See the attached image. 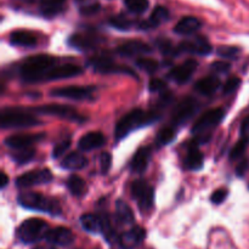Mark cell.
Segmentation results:
<instances>
[{"instance_id":"obj_1","label":"cell","mask_w":249,"mask_h":249,"mask_svg":"<svg viewBox=\"0 0 249 249\" xmlns=\"http://www.w3.org/2000/svg\"><path fill=\"white\" fill-rule=\"evenodd\" d=\"M56 63V58L49 55H34L22 62L19 72L24 82L34 83L41 82L45 73L53 68Z\"/></svg>"},{"instance_id":"obj_2","label":"cell","mask_w":249,"mask_h":249,"mask_svg":"<svg viewBox=\"0 0 249 249\" xmlns=\"http://www.w3.org/2000/svg\"><path fill=\"white\" fill-rule=\"evenodd\" d=\"M155 119H157L156 112H145L142 109H133L122 119L116 125L114 135L117 140H123L124 138L129 135L131 131L141 128L143 125H148L152 123Z\"/></svg>"},{"instance_id":"obj_3","label":"cell","mask_w":249,"mask_h":249,"mask_svg":"<svg viewBox=\"0 0 249 249\" xmlns=\"http://www.w3.org/2000/svg\"><path fill=\"white\" fill-rule=\"evenodd\" d=\"M18 203L23 208L31 209V211L43 212V213L51 214V215H58L61 214V207L55 199L49 198L36 192H23L18 196Z\"/></svg>"},{"instance_id":"obj_4","label":"cell","mask_w":249,"mask_h":249,"mask_svg":"<svg viewBox=\"0 0 249 249\" xmlns=\"http://www.w3.org/2000/svg\"><path fill=\"white\" fill-rule=\"evenodd\" d=\"M49 225L41 219H28L19 225L17 230V236L19 241L26 245H32L38 241L45 238L46 233L49 232Z\"/></svg>"},{"instance_id":"obj_5","label":"cell","mask_w":249,"mask_h":249,"mask_svg":"<svg viewBox=\"0 0 249 249\" xmlns=\"http://www.w3.org/2000/svg\"><path fill=\"white\" fill-rule=\"evenodd\" d=\"M0 124L4 129L27 128L38 125L40 124V121L19 108H4L0 112Z\"/></svg>"},{"instance_id":"obj_6","label":"cell","mask_w":249,"mask_h":249,"mask_svg":"<svg viewBox=\"0 0 249 249\" xmlns=\"http://www.w3.org/2000/svg\"><path fill=\"white\" fill-rule=\"evenodd\" d=\"M131 195L134 198L138 201L139 208L145 213L148 212L153 207L155 202V192L151 185H148L146 181L138 180L131 186Z\"/></svg>"},{"instance_id":"obj_7","label":"cell","mask_w":249,"mask_h":249,"mask_svg":"<svg viewBox=\"0 0 249 249\" xmlns=\"http://www.w3.org/2000/svg\"><path fill=\"white\" fill-rule=\"evenodd\" d=\"M33 112L39 114H46V116H55L60 117V118L70 119V121L74 122H84L85 118H83L74 108L70 106H65V105H44V106L36 107L32 109Z\"/></svg>"},{"instance_id":"obj_8","label":"cell","mask_w":249,"mask_h":249,"mask_svg":"<svg viewBox=\"0 0 249 249\" xmlns=\"http://www.w3.org/2000/svg\"><path fill=\"white\" fill-rule=\"evenodd\" d=\"M90 66L94 68L95 72L104 73V74H109V73H124V74H130L133 77H135V73L133 71L129 70L128 67L118 65L109 56L106 55L94 57L90 61Z\"/></svg>"},{"instance_id":"obj_9","label":"cell","mask_w":249,"mask_h":249,"mask_svg":"<svg viewBox=\"0 0 249 249\" xmlns=\"http://www.w3.org/2000/svg\"><path fill=\"white\" fill-rule=\"evenodd\" d=\"M224 116H225V113L221 108L209 109L195 122L194 126H192V133L203 134L208 131L209 129H213L214 126H216L223 121Z\"/></svg>"},{"instance_id":"obj_10","label":"cell","mask_w":249,"mask_h":249,"mask_svg":"<svg viewBox=\"0 0 249 249\" xmlns=\"http://www.w3.org/2000/svg\"><path fill=\"white\" fill-rule=\"evenodd\" d=\"M53 180V173L49 169L32 170V172L24 173L21 177L16 179V185L21 189L34 186V185L48 184Z\"/></svg>"},{"instance_id":"obj_11","label":"cell","mask_w":249,"mask_h":249,"mask_svg":"<svg viewBox=\"0 0 249 249\" xmlns=\"http://www.w3.org/2000/svg\"><path fill=\"white\" fill-rule=\"evenodd\" d=\"M94 88L87 87H63L56 88L50 91V95L53 97H63V99L70 100H88L91 96V92Z\"/></svg>"},{"instance_id":"obj_12","label":"cell","mask_w":249,"mask_h":249,"mask_svg":"<svg viewBox=\"0 0 249 249\" xmlns=\"http://www.w3.org/2000/svg\"><path fill=\"white\" fill-rule=\"evenodd\" d=\"M197 109V104L191 97L181 100L173 112L172 121L174 124H182L189 121Z\"/></svg>"},{"instance_id":"obj_13","label":"cell","mask_w":249,"mask_h":249,"mask_svg":"<svg viewBox=\"0 0 249 249\" xmlns=\"http://www.w3.org/2000/svg\"><path fill=\"white\" fill-rule=\"evenodd\" d=\"M100 41H101V39L97 36H95V34L75 33L71 36L70 40H68V44H70L72 48L77 49V50L88 51L96 48L100 44Z\"/></svg>"},{"instance_id":"obj_14","label":"cell","mask_w":249,"mask_h":249,"mask_svg":"<svg viewBox=\"0 0 249 249\" xmlns=\"http://www.w3.org/2000/svg\"><path fill=\"white\" fill-rule=\"evenodd\" d=\"M45 138L44 134H18V135H11L4 140V143L10 148L18 150V148L29 147L33 143L41 141Z\"/></svg>"},{"instance_id":"obj_15","label":"cell","mask_w":249,"mask_h":249,"mask_svg":"<svg viewBox=\"0 0 249 249\" xmlns=\"http://www.w3.org/2000/svg\"><path fill=\"white\" fill-rule=\"evenodd\" d=\"M179 53H198V55H208L212 53V45L209 41L203 36L194 39V40L182 41L178 46Z\"/></svg>"},{"instance_id":"obj_16","label":"cell","mask_w":249,"mask_h":249,"mask_svg":"<svg viewBox=\"0 0 249 249\" xmlns=\"http://www.w3.org/2000/svg\"><path fill=\"white\" fill-rule=\"evenodd\" d=\"M83 72L79 66L75 65H62V66H53V68L45 73L43 80H58L66 79V78H72L75 75L80 74Z\"/></svg>"},{"instance_id":"obj_17","label":"cell","mask_w":249,"mask_h":249,"mask_svg":"<svg viewBox=\"0 0 249 249\" xmlns=\"http://www.w3.org/2000/svg\"><path fill=\"white\" fill-rule=\"evenodd\" d=\"M45 240L48 241L50 245L53 246H61V247H66V246L72 245L74 241V235L72 231L67 228H55L53 230H49L46 233Z\"/></svg>"},{"instance_id":"obj_18","label":"cell","mask_w":249,"mask_h":249,"mask_svg":"<svg viewBox=\"0 0 249 249\" xmlns=\"http://www.w3.org/2000/svg\"><path fill=\"white\" fill-rule=\"evenodd\" d=\"M197 65H198L197 61L191 60V58H190V60L185 61L184 63H181V65L173 68L168 75H169V78L172 80L179 83V84H182V83L187 82V80L191 78V75L194 74L195 71L197 70Z\"/></svg>"},{"instance_id":"obj_19","label":"cell","mask_w":249,"mask_h":249,"mask_svg":"<svg viewBox=\"0 0 249 249\" xmlns=\"http://www.w3.org/2000/svg\"><path fill=\"white\" fill-rule=\"evenodd\" d=\"M117 53L122 56H138V55H145V53H152V48L147 45L146 43L140 40H129L126 43L122 44L118 49Z\"/></svg>"},{"instance_id":"obj_20","label":"cell","mask_w":249,"mask_h":249,"mask_svg":"<svg viewBox=\"0 0 249 249\" xmlns=\"http://www.w3.org/2000/svg\"><path fill=\"white\" fill-rule=\"evenodd\" d=\"M145 236V230L140 226H135L119 237V245L123 249H134L142 242Z\"/></svg>"},{"instance_id":"obj_21","label":"cell","mask_w":249,"mask_h":249,"mask_svg":"<svg viewBox=\"0 0 249 249\" xmlns=\"http://www.w3.org/2000/svg\"><path fill=\"white\" fill-rule=\"evenodd\" d=\"M105 136L100 131H90L79 139L78 146L82 151H92L105 145Z\"/></svg>"},{"instance_id":"obj_22","label":"cell","mask_w":249,"mask_h":249,"mask_svg":"<svg viewBox=\"0 0 249 249\" xmlns=\"http://www.w3.org/2000/svg\"><path fill=\"white\" fill-rule=\"evenodd\" d=\"M151 158V148L150 147H141L136 151V153L134 155L133 160H131L130 168L133 170V173H141L145 172L148 167V163H150Z\"/></svg>"},{"instance_id":"obj_23","label":"cell","mask_w":249,"mask_h":249,"mask_svg":"<svg viewBox=\"0 0 249 249\" xmlns=\"http://www.w3.org/2000/svg\"><path fill=\"white\" fill-rule=\"evenodd\" d=\"M202 23L198 18L194 16L182 17L174 27V32L179 36H191L201 28Z\"/></svg>"},{"instance_id":"obj_24","label":"cell","mask_w":249,"mask_h":249,"mask_svg":"<svg viewBox=\"0 0 249 249\" xmlns=\"http://www.w3.org/2000/svg\"><path fill=\"white\" fill-rule=\"evenodd\" d=\"M10 41L12 45L24 46V48H33L36 45V38L28 31H15L10 34Z\"/></svg>"},{"instance_id":"obj_25","label":"cell","mask_w":249,"mask_h":249,"mask_svg":"<svg viewBox=\"0 0 249 249\" xmlns=\"http://www.w3.org/2000/svg\"><path fill=\"white\" fill-rule=\"evenodd\" d=\"M168 18H169V10L164 6H157L153 10L152 14H151L150 19L142 22V23L140 24V27L142 29L155 28V27L160 26L163 22L168 21Z\"/></svg>"},{"instance_id":"obj_26","label":"cell","mask_w":249,"mask_h":249,"mask_svg":"<svg viewBox=\"0 0 249 249\" xmlns=\"http://www.w3.org/2000/svg\"><path fill=\"white\" fill-rule=\"evenodd\" d=\"M220 87V80L216 77H207L203 79L198 80V82L195 84V90L197 92H199L201 95L204 96H209V95L214 94L216 90Z\"/></svg>"},{"instance_id":"obj_27","label":"cell","mask_w":249,"mask_h":249,"mask_svg":"<svg viewBox=\"0 0 249 249\" xmlns=\"http://www.w3.org/2000/svg\"><path fill=\"white\" fill-rule=\"evenodd\" d=\"M88 160L80 152H72L61 162V167L67 170H79L87 165Z\"/></svg>"},{"instance_id":"obj_28","label":"cell","mask_w":249,"mask_h":249,"mask_svg":"<svg viewBox=\"0 0 249 249\" xmlns=\"http://www.w3.org/2000/svg\"><path fill=\"white\" fill-rule=\"evenodd\" d=\"M116 216L117 220L123 225H129L134 223V214L130 207L124 201L119 199L116 202Z\"/></svg>"},{"instance_id":"obj_29","label":"cell","mask_w":249,"mask_h":249,"mask_svg":"<svg viewBox=\"0 0 249 249\" xmlns=\"http://www.w3.org/2000/svg\"><path fill=\"white\" fill-rule=\"evenodd\" d=\"M80 224H82V228L88 232H102V219L100 216L85 214L80 218Z\"/></svg>"},{"instance_id":"obj_30","label":"cell","mask_w":249,"mask_h":249,"mask_svg":"<svg viewBox=\"0 0 249 249\" xmlns=\"http://www.w3.org/2000/svg\"><path fill=\"white\" fill-rule=\"evenodd\" d=\"M185 167L189 170H198L203 167V156L197 147H191L185 158Z\"/></svg>"},{"instance_id":"obj_31","label":"cell","mask_w":249,"mask_h":249,"mask_svg":"<svg viewBox=\"0 0 249 249\" xmlns=\"http://www.w3.org/2000/svg\"><path fill=\"white\" fill-rule=\"evenodd\" d=\"M40 10L43 15L51 17L62 11L65 0H40Z\"/></svg>"},{"instance_id":"obj_32","label":"cell","mask_w":249,"mask_h":249,"mask_svg":"<svg viewBox=\"0 0 249 249\" xmlns=\"http://www.w3.org/2000/svg\"><path fill=\"white\" fill-rule=\"evenodd\" d=\"M67 187L73 196L80 197L87 191V184L84 180L78 175H71L70 179L67 180Z\"/></svg>"},{"instance_id":"obj_33","label":"cell","mask_w":249,"mask_h":249,"mask_svg":"<svg viewBox=\"0 0 249 249\" xmlns=\"http://www.w3.org/2000/svg\"><path fill=\"white\" fill-rule=\"evenodd\" d=\"M34 156H36V150L32 147L18 148L14 153H11V158L17 164H26V163L31 162Z\"/></svg>"},{"instance_id":"obj_34","label":"cell","mask_w":249,"mask_h":249,"mask_svg":"<svg viewBox=\"0 0 249 249\" xmlns=\"http://www.w3.org/2000/svg\"><path fill=\"white\" fill-rule=\"evenodd\" d=\"M126 9L133 14H143L148 9V0H124Z\"/></svg>"},{"instance_id":"obj_35","label":"cell","mask_w":249,"mask_h":249,"mask_svg":"<svg viewBox=\"0 0 249 249\" xmlns=\"http://www.w3.org/2000/svg\"><path fill=\"white\" fill-rule=\"evenodd\" d=\"M248 142H249L248 136H242V138L237 141V143L233 146L232 150H231L230 160H238V158L242 157L243 153L246 152V148H247Z\"/></svg>"},{"instance_id":"obj_36","label":"cell","mask_w":249,"mask_h":249,"mask_svg":"<svg viewBox=\"0 0 249 249\" xmlns=\"http://www.w3.org/2000/svg\"><path fill=\"white\" fill-rule=\"evenodd\" d=\"M136 66L147 73H153L158 70V62L150 57H140L136 60Z\"/></svg>"},{"instance_id":"obj_37","label":"cell","mask_w":249,"mask_h":249,"mask_svg":"<svg viewBox=\"0 0 249 249\" xmlns=\"http://www.w3.org/2000/svg\"><path fill=\"white\" fill-rule=\"evenodd\" d=\"M175 139V130L170 126H167V128H163L162 130L158 133L157 136V142L160 145H168V143L172 142Z\"/></svg>"},{"instance_id":"obj_38","label":"cell","mask_w":249,"mask_h":249,"mask_svg":"<svg viewBox=\"0 0 249 249\" xmlns=\"http://www.w3.org/2000/svg\"><path fill=\"white\" fill-rule=\"evenodd\" d=\"M109 23L117 29H121V31H128L131 27V21L129 18H126L123 15H119V16L112 17Z\"/></svg>"},{"instance_id":"obj_39","label":"cell","mask_w":249,"mask_h":249,"mask_svg":"<svg viewBox=\"0 0 249 249\" xmlns=\"http://www.w3.org/2000/svg\"><path fill=\"white\" fill-rule=\"evenodd\" d=\"M216 53L224 58H233L237 57L238 53H241V49L237 48V46H220L216 50Z\"/></svg>"},{"instance_id":"obj_40","label":"cell","mask_w":249,"mask_h":249,"mask_svg":"<svg viewBox=\"0 0 249 249\" xmlns=\"http://www.w3.org/2000/svg\"><path fill=\"white\" fill-rule=\"evenodd\" d=\"M112 167V156L111 153L104 152L100 156V169L102 174H107Z\"/></svg>"},{"instance_id":"obj_41","label":"cell","mask_w":249,"mask_h":249,"mask_svg":"<svg viewBox=\"0 0 249 249\" xmlns=\"http://www.w3.org/2000/svg\"><path fill=\"white\" fill-rule=\"evenodd\" d=\"M241 85V79L238 77H232L230 78V79L228 80V82L224 84V89H223V92L225 95H229L231 94V92L236 91V90L238 89V87Z\"/></svg>"},{"instance_id":"obj_42","label":"cell","mask_w":249,"mask_h":249,"mask_svg":"<svg viewBox=\"0 0 249 249\" xmlns=\"http://www.w3.org/2000/svg\"><path fill=\"white\" fill-rule=\"evenodd\" d=\"M148 89L152 92H160L164 91L167 89V84H165L164 80L160 79V78H153L148 83Z\"/></svg>"},{"instance_id":"obj_43","label":"cell","mask_w":249,"mask_h":249,"mask_svg":"<svg viewBox=\"0 0 249 249\" xmlns=\"http://www.w3.org/2000/svg\"><path fill=\"white\" fill-rule=\"evenodd\" d=\"M229 196V191L226 189H219L215 192H213L211 197L212 203L214 204H221Z\"/></svg>"},{"instance_id":"obj_44","label":"cell","mask_w":249,"mask_h":249,"mask_svg":"<svg viewBox=\"0 0 249 249\" xmlns=\"http://www.w3.org/2000/svg\"><path fill=\"white\" fill-rule=\"evenodd\" d=\"M70 146H71L70 139H66V140L58 142L57 145L55 146V148H53V158H57V157H60V156H62L63 153L68 150V147H70Z\"/></svg>"},{"instance_id":"obj_45","label":"cell","mask_w":249,"mask_h":249,"mask_svg":"<svg viewBox=\"0 0 249 249\" xmlns=\"http://www.w3.org/2000/svg\"><path fill=\"white\" fill-rule=\"evenodd\" d=\"M100 11V4L97 2H91V4H85L84 6L80 7V14L84 16H91V15L97 14Z\"/></svg>"},{"instance_id":"obj_46","label":"cell","mask_w":249,"mask_h":249,"mask_svg":"<svg viewBox=\"0 0 249 249\" xmlns=\"http://www.w3.org/2000/svg\"><path fill=\"white\" fill-rule=\"evenodd\" d=\"M158 46H160V51L163 53H165V55H169V53H179L178 48L174 49V46L172 45V43L169 40H160L158 43Z\"/></svg>"},{"instance_id":"obj_47","label":"cell","mask_w":249,"mask_h":249,"mask_svg":"<svg viewBox=\"0 0 249 249\" xmlns=\"http://www.w3.org/2000/svg\"><path fill=\"white\" fill-rule=\"evenodd\" d=\"M212 70L216 71L218 73H225L230 70V63L224 62V61H215L212 63Z\"/></svg>"},{"instance_id":"obj_48","label":"cell","mask_w":249,"mask_h":249,"mask_svg":"<svg viewBox=\"0 0 249 249\" xmlns=\"http://www.w3.org/2000/svg\"><path fill=\"white\" fill-rule=\"evenodd\" d=\"M248 167H249V162L248 160H246L245 158V160H241V162L237 164V167H236V175L240 178L243 177V175L246 174V172H247Z\"/></svg>"},{"instance_id":"obj_49","label":"cell","mask_w":249,"mask_h":249,"mask_svg":"<svg viewBox=\"0 0 249 249\" xmlns=\"http://www.w3.org/2000/svg\"><path fill=\"white\" fill-rule=\"evenodd\" d=\"M242 136H248L249 138V117H247L242 123Z\"/></svg>"},{"instance_id":"obj_50","label":"cell","mask_w":249,"mask_h":249,"mask_svg":"<svg viewBox=\"0 0 249 249\" xmlns=\"http://www.w3.org/2000/svg\"><path fill=\"white\" fill-rule=\"evenodd\" d=\"M0 182H1V189H5V186H6L7 182H9L7 175L5 174V173H1V174H0Z\"/></svg>"},{"instance_id":"obj_51","label":"cell","mask_w":249,"mask_h":249,"mask_svg":"<svg viewBox=\"0 0 249 249\" xmlns=\"http://www.w3.org/2000/svg\"><path fill=\"white\" fill-rule=\"evenodd\" d=\"M34 249H56V248L53 247V246H43V247H36Z\"/></svg>"},{"instance_id":"obj_52","label":"cell","mask_w":249,"mask_h":249,"mask_svg":"<svg viewBox=\"0 0 249 249\" xmlns=\"http://www.w3.org/2000/svg\"><path fill=\"white\" fill-rule=\"evenodd\" d=\"M77 1H80V2H87L88 0H77Z\"/></svg>"}]
</instances>
